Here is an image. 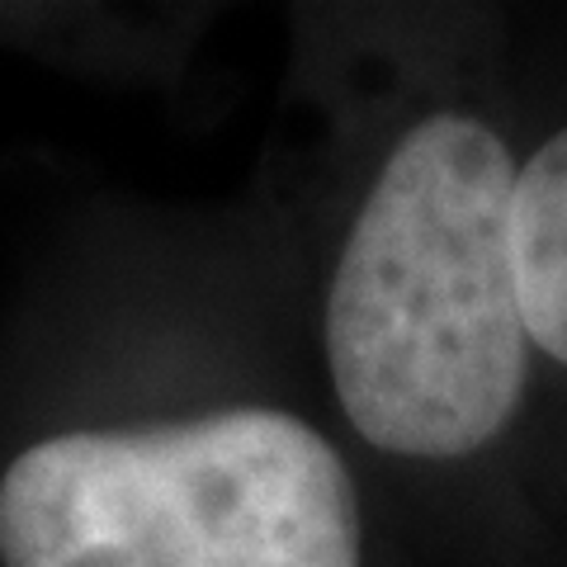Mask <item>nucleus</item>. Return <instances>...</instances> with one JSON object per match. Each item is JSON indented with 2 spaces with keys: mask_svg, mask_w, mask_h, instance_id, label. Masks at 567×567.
I'll return each instance as SVG.
<instances>
[{
  "mask_svg": "<svg viewBox=\"0 0 567 567\" xmlns=\"http://www.w3.org/2000/svg\"><path fill=\"white\" fill-rule=\"evenodd\" d=\"M506 133L473 110L406 123L341 237L322 354L336 406L402 464H464L511 431L535 346L516 279Z\"/></svg>",
  "mask_w": 567,
  "mask_h": 567,
  "instance_id": "f257e3e1",
  "label": "nucleus"
},
{
  "mask_svg": "<svg viewBox=\"0 0 567 567\" xmlns=\"http://www.w3.org/2000/svg\"><path fill=\"white\" fill-rule=\"evenodd\" d=\"M0 567H364V502L289 406L66 431L0 473Z\"/></svg>",
  "mask_w": 567,
  "mask_h": 567,
  "instance_id": "f03ea898",
  "label": "nucleus"
},
{
  "mask_svg": "<svg viewBox=\"0 0 567 567\" xmlns=\"http://www.w3.org/2000/svg\"><path fill=\"white\" fill-rule=\"evenodd\" d=\"M511 237L529 346L567 369V123L520 162Z\"/></svg>",
  "mask_w": 567,
  "mask_h": 567,
  "instance_id": "7ed1b4c3",
  "label": "nucleus"
}]
</instances>
